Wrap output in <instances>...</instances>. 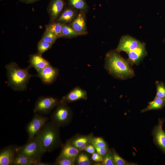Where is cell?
Here are the masks:
<instances>
[{"mask_svg":"<svg viewBox=\"0 0 165 165\" xmlns=\"http://www.w3.org/2000/svg\"><path fill=\"white\" fill-rule=\"evenodd\" d=\"M18 146L10 145L6 147L0 151V165H12L17 155Z\"/></svg>","mask_w":165,"mask_h":165,"instance_id":"9c48e42d","label":"cell"},{"mask_svg":"<svg viewBox=\"0 0 165 165\" xmlns=\"http://www.w3.org/2000/svg\"><path fill=\"white\" fill-rule=\"evenodd\" d=\"M62 37L71 38L78 35L76 32L70 26L62 24Z\"/></svg>","mask_w":165,"mask_h":165,"instance_id":"d4e9b609","label":"cell"},{"mask_svg":"<svg viewBox=\"0 0 165 165\" xmlns=\"http://www.w3.org/2000/svg\"><path fill=\"white\" fill-rule=\"evenodd\" d=\"M75 160L67 158H57L54 165H74L75 164Z\"/></svg>","mask_w":165,"mask_h":165,"instance_id":"4dcf8cb0","label":"cell"},{"mask_svg":"<svg viewBox=\"0 0 165 165\" xmlns=\"http://www.w3.org/2000/svg\"><path fill=\"white\" fill-rule=\"evenodd\" d=\"M75 162L78 165H90L92 163L89 156L86 153L82 152L79 153L75 159Z\"/></svg>","mask_w":165,"mask_h":165,"instance_id":"cb8c5ba5","label":"cell"},{"mask_svg":"<svg viewBox=\"0 0 165 165\" xmlns=\"http://www.w3.org/2000/svg\"><path fill=\"white\" fill-rule=\"evenodd\" d=\"M142 43L130 35H124L120 38L116 50L119 52L123 51L127 53L140 46Z\"/></svg>","mask_w":165,"mask_h":165,"instance_id":"ba28073f","label":"cell"},{"mask_svg":"<svg viewBox=\"0 0 165 165\" xmlns=\"http://www.w3.org/2000/svg\"><path fill=\"white\" fill-rule=\"evenodd\" d=\"M80 152L68 140L62 146L61 152L57 158H67L75 160Z\"/></svg>","mask_w":165,"mask_h":165,"instance_id":"2e32d148","label":"cell"},{"mask_svg":"<svg viewBox=\"0 0 165 165\" xmlns=\"http://www.w3.org/2000/svg\"><path fill=\"white\" fill-rule=\"evenodd\" d=\"M90 154H92L95 152L96 150L94 145L91 143L88 145L84 150Z\"/></svg>","mask_w":165,"mask_h":165,"instance_id":"e575fe53","label":"cell"},{"mask_svg":"<svg viewBox=\"0 0 165 165\" xmlns=\"http://www.w3.org/2000/svg\"><path fill=\"white\" fill-rule=\"evenodd\" d=\"M91 158L93 161L101 163L103 160L102 156L97 153L94 152L92 154Z\"/></svg>","mask_w":165,"mask_h":165,"instance_id":"836d02e7","label":"cell"},{"mask_svg":"<svg viewBox=\"0 0 165 165\" xmlns=\"http://www.w3.org/2000/svg\"><path fill=\"white\" fill-rule=\"evenodd\" d=\"M155 83L156 89V97L165 100V84L164 83L156 81Z\"/></svg>","mask_w":165,"mask_h":165,"instance_id":"4316f807","label":"cell"},{"mask_svg":"<svg viewBox=\"0 0 165 165\" xmlns=\"http://www.w3.org/2000/svg\"><path fill=\"white\" fill-rule=\"evenodd\" d=\"M98 154L103 156L107 152L108 150L107 147H101L94 146Z\"/></svg>","mask_w":165,"mask_h":165,"instance_id":"d6a6232c","label":"cell"},{"mask_svg":"<svg viewBox=\"0 0 165 165\" xmlns=\"http://www.w3.org/2000/svg\"><path fill=\"white\" fill-rule=\"evenodd\" d=\"M165 106V100L156 96L154 100L148 103L147 106L141 111V112L154 110H159Z\"/></svg>","mask_w":165,"mask_h":165,"instance_id":"44dd1931","label":"cell"},{"mask_svg":"<svg viewBox=\"0 0 165 165\" xmlns=\"http://www.w3.org/2000/svg\"><path fill=\"white\" fill-rule=\"evenodd\" d=\"M20 2L26 4L34 3L40 0H19Z\"/></svg>","mask_w":165,"mask_h":165,"instance_id":"d590c367","label":"cell"},{"mask_svg":"<svg viewBox=\"0 0 165 165\" xmlns=\"http://www.w3.org/2000/svg\"><path fill=\"white\" fill-rule=\"evenodd\" d=\"M64 0H51L47 8L51 22L57 20L64 6Z\"/></svg>","mask_w":165,"mask_h":165,"instance_id":"4fadbf2b","label":"cell"},{"mask_svg":"<svg viewBox=\"0 0 165 165\" xmlns=\"http://www.w3.org/2000/svg\"><path fill=\"white\" fill-rule=\"evenodd\" d=\"M103 160L101 163L103 165H114L113 161V153L109 150L107 153L102 156Z\"/></svg>","mask_w":165,"mask_h":165,"instance_id":"f1b7e54d","label":"cell"},{"mask_svg":"<svg viewBox=\"0 0 165 165\" xmlns=\"http://www.w3.org/2000/svg\"><path fill=\"white\" fill-rule=\"evenodd\" d=\"M9 86L15 91H21L26 90L30 78L34 75L29 74L30 67L25 68H20L14 62L6 66Z\"/></svg>","mask_w":165,"mask_h":165,"instance_id":"3957f363","label":"cell"},{"mask_svg":"<svg viewBox=\"0 0 165 165\" xmlns=\"http://www.w3.org/2000/svg\"><path fill=\"white\" fill-rule=\"evenodd\" d=\"M77 16L75 10L72 8L68 7L64 10L56 20L62 24L71 23Z\"/></svg>","mask_w":165,"mask_h":165,"instance_id":"d6986e66","label":"cell"},{"mask_svg":"<svg viewBox=\"0 0 165 165\" xmlns=\"http://www.w3.org/2000/svg\"><path fill=\"white\" fill-rule=\"evenodd\" d=\"M73 8L84 12L87 9V6L84 0H66Z\"/></svg>","mask_w":165,"mask_h":165,"instance_id":"603a6c76","label":"cell"},{"mask_svg":"<svg viewBox=\"0 0 165 165\" xmlns=\"http://www.w3.org/2000/svg\"><path fill=\"white\" fill-rule=\"evenodd\" d=\"M51 163H44L41 161V160L38 161L36 165H50Z\"/></svg>","mask_w":165,"mask_h":165,"instance_id":"8d00e7d4","label":"cell"},{"mask_svg":"<svg viewBox=\"0 0 165 165\" xmlns=\"http://www.w3.org/2000/svg\"><path fill=\"white\" fill-rule=\"evenodd\" d=\"M17 153L39 161L46 152L40 141L35 137L31 140H28L27 143L24 145L18 146Z\"/></svg>","mask_w":165,"mask_h":165,"instance_id":"277c9868","label":"cell"},{"mask_svg":"<svg viewBox=\"0 0 165 165\" xmlns=\"http://www.w3.org/2000/svg\"><path fill=\"white\" fill-rule=\"evenodd\" d=\"M87 99V92L80 87H77L63 97L60 101L62 102L66 103L81 99L86 100Z\"/></svg>","mask_w":165,"mask_h":165,"instance_id":"5bb4252c","label":"cell"},{"mask_svg":"<svg viewBox=\"0 0 165 165\" xmlns=\"http://www.w3.org/2000/svg\"><path fill=\"white\" fill-rule=\"evenodd\" d=\"M84 12L80 11L75 19L68 25L78 35L87 34L86 19Z\"/></svg>","mask_w":165,"mask_h":165,"instance_id":"7c38bea8","label":"cell"},{"mask_svg":"<svg viewBox=\"0 0 165 165\" xmlns=\"http://www.w3.org/2000/svg\"><path fill=\"white\" fill-rule=\"evenodd\" d=\"M52 45L41 39L38 43L37 53L42 55L45 52L51 48Z\"/></svg>","mask_w":165,"mask_h":165,"instance_id":"484cf974","label":"cell"},{"mask_svg":"<svg viewBox=\"0 0 165 165\" xmlns=\"http://www.w3.org/2000/svg\"><path fill=\"white\" fill-rule=\"evenodd\" d=\"M145 45L142 44L135 50L127 53L128 60L131 64H137L142 60L147 54Z\"/></svg>","mask_w":165,"mask_h":165,"instance_id":"9a60e30c","label":"cell"},{"mask_svg":"<svg viewBox=\"0 0 165 165\" xmlns=\"http://www.w3.org/2000/svg\"><path fill=\"white\" fill-rule=\"evenodd\" d=\"M60 127L51 121H47L36 134L35 137L40 141L46 152H51L63 145Z\"/></svg>","mask_w":165,"mask_h":165,"instance_id":"7a4b0ae2","label":"cell"},{"mask_svg":"<svg viewBox=\"0 0 165 165\" xmlns=\"http://www.w3.org/2000/svg\"><path fill=\"white\" fill-rule=\"evenodd\" d=\"M72 117V112L70 108L66 103L62 102L56 108L51 116V121L61 127L68 125Z\"/></svg>","mask_w":165,"mask_h":165,"instance_id":"5b68a950","label":"cell"},{"mask_svg":"<svg viewBox=\"0 0 165 165\" xmlns=\"http://www.w3.org/2000/svg\"><path fill=\"white\" fill-rule=\"evenodd\" d=\"M116 50L107 53L105 58V66L110 74L117 78L124 79L131 78L134 72L128 61Z\"/></svg>","mask_w":165,"mask_h":165,"instance_id":"6da1fadb","label":"cell"},{"mask_svg":"<svg viewBox=\"0 0 165 165\" xmlns=\"http://www.w3.org/2000/svg\"><path fill=\"white\" fill-rule=\"evenodd\" d=\"M163 122V120L159 119L157 125L154 128L153 135L154 142L165 154V132L162 128Z\"/></svg>","mask_w":165,"mask_h":165,"instance_id":"8fae6325","label":"cell"},{"mask_svg":"<svg viewBox=\"0 0 165 165\" xmlns=\"http://www.w3.org/2000/svg\"><path fill=\"white\" fill-rule=\"evenodd\" d=\"M46 30L49 31L58 38L62 37V23L53 22L46 26Z\"/></svg>","mask_w":165,"mask_h":165,"instance_id":"7402d4cb","label":"cell"},{"mask_svg":"<svg viewBox=\"0 0 165 165\" xmlns=\"http://www.w3.org/2000/svg\"><path fill=\"white\" fill-rule=\"evenodd\" d=\"M60 102V101L53 97H40L35 102L33 112L41 115L48 114Z\"/></svg>","mask_w":165,"mask_h":165,"instance_id":"8992f818","label":"cell"},{"mask_svg":"<svg viewBox=\"0 0 165 165\" xmlns=\"http://www.w3.org/2000/svg\"><path fill=\"white\" fill-rule=\"evenodd\" d=\"M49 119L47 117L43 116L38 113L35 114L26 127L28 135V140L34 138L37 133Z\"/></svg>","mask_w":165,"mask_h":165,"instance_id":"52a82bcc","label":"cell"},{"mask_svg":"<svg viewBox=\"0 0 165 165\" xmlns=\"http://www.w3.org/2000/svg\"><path fill=\"white\" fill-rule=\"evenodd\" d=\"M91 143L94 145L98 147H107V145L105 141L101 137H94Z\"/></svg>","mask_w":165,"mask_h":165,"instance_id":"1f68e13d","label":"cell"},{"mask_svg":"<svg viewBox=\"0 0 165 165\" xmlns=\"http://www.w3.org/2000/svg\"><path fill=\"white\" fill-rule=\"evenodd\" d=\"M38 53L29 56V66L34 68L38 72L46 67L50 65L48 61L43 58Z\"/></svg>","mask_w":165,"mask_h":165,"instance_id":"ac0fdd59","label":"cell"},{"mask_svg":"<svg viewBox=\"0 0 165 165\" xmlns=\"http://www.w3.org/2000/svg\"><path fill=\"white\" fill-rule=\"evenodd\" d=\"M113 161L114 165H134L132 163L127 162L124 159L121 157L115 151L113 152Z\"/></svg>","mask_w":165,"mask_h":165,"instance_id":"f546056e","label":"cell"},{"mask_svg":"<svg viewBox=\"0 0 165 165\" xmlns=\"http://www.w3.org/2000/svg\"><path fill=\"white\" fill-rule=\"evenodd\" d=\"M94 138L92 134L86 135L77 136L68 141L80 151H83L87 146L91 143Z\"/></svg>","mask_w":165,"mask_h":165,"instance_id":"e0dca14e","label":"cell"},{"mask_svg":"<svg viewBox=\"0 0 165 165\" xmlns=\"http://www.w3.org/2000/svg\"><path fill=\"white\" fill-rule=\"evenodd\" d=\"M38 161L25 155L17 153L12 165H36Z\"/></svg>","mask_w":165,"mask_h":165,"instance_id":"ffe728a7","label":"cell"},{"mask_svg":"<svg viewBox=\"0 0 165 165\" xmlns=\"http://www.w3.org/2000/svg\"><path fill=\"white\" fill-rule=\"evenodd\" d=\"M58 73V69L50 64L37 72V75L44 84L49 85L56 80Z\"/></svg>","mask_w":165,"mask_h":165,"instance_id":"30bf717a","label":"cell"},{"mask_svg":"<svg viewBox=\"0 0 165 165\" xmlns=\"http://www.w3.org/2000/svg\"><path fill=\"white\" fill-rule=\"evenodd\" d=\"M58 38L56 35L53 33L48 30H46L41 39L53 44Z\"/></svg>","mask_w":165,"mask_h":165,"instance_id":"83f0119b","label":"cell"}]
</instances>
